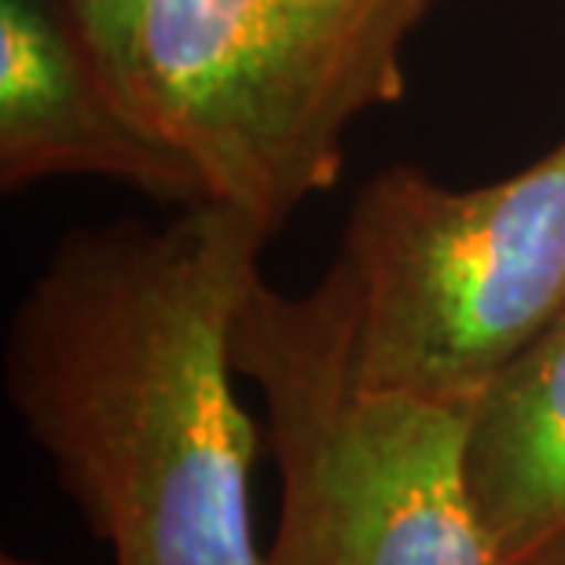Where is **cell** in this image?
<instances>
[{"label":"cell","instance_id":"1","mask_svg":"<svg viewBox=\"0 0 565 565\" xmlns=\"http://www.w3.org/2000/svg\"><path fill=\"white\" fill-rule=\"evenodd\" d=\"M268 235L221 202L74 228L11 312L8 404L115 565H268L232 386Z\"/></svg>","mask_w":565,"mask_h":565},{"label":"cell","instance_id":"2","mask_svg":"<svg viewBox=\"0 0 565 565\" xmlns=\"http://www.w3.org/2000/svg\"><path fill=\"white\" fill-rule=\"evenodd\" d=\"M301 301L356 390L473 408L565 312V140L467 191L382 169Z\"/></svg>","mask_w":565,"mask_h":565},{"label":"cell","instance_id":"3","mask_svg":"<svg viewBox=\"0 0 565 565\" xmlns=\"http://www.w3.org/2000/svg\"><path fill=\"white\" fill-rule=\"evenodd\" d=\"M415 26L367 0H143L129 96L206 202L276 232L342 173L349 126L404 93Z\"/></svg>","mask_w":565,"mask_h":565},{"label":"cell","instance_id":"4","mask_svg":"<svg viewBox=\"0 0 565 565\" xmlns=\"http://www.w3.org/2000/svg\"><path fill=\"white\" fill-rule=\"evenodd\" d=\"M235 371L257 382L282 478L268 565H489L467 489L470 408L356 390L301 294H246Z\"/></svg>","mask_w":565,"mask_h":565},{"label":"cell","instance_id":"5","mask_svg":"<svg viewBox=\"0 0 565 565\" xmlns=\"http://www.w3.org/2000/svg\"><path fill=\"white\" fill-rule=\"evenodd\" d=\"M99 177L184 206L206 202L195 166L126 104L49 0H0V184Z\"/></svg>","mask_w":565,"mask_h":565},{"label":"cell","instance_id":"6","mask_svg":"<svg viewBox=\"0 0 565 565\" xmlns=\"http://www.w3.org/2000/svg\"><path fill=\"white\" fill-rule=\"evenodd\" d=\"M467 489L489 565H565V312L470 408Z\"/></svg>","mask_w":565,"mask_h":565},{"label":"cell","instance_id":"7","mask_svg":"<svg viewBox=\"0 0 565 565\" xmlns=\"http://www.w3.org/2000/svg\"><path fill=\"white\" fill-rule=\"evenodd\" d=\"M66 11H71L74 26L88 44V52H93V60L104 66L107 82L132 107L129 55H132V33H137L143 0H66Z\"/></svg>","mask_w":565,"mask_h":565},{"label":"cell","instance_id":"8","mask_svg":"<svg viewBox=\"0 0 565 565\" xmlns=\"http://www.w3.org/2000/svg\"><path fill=\"white\" fill-rule=\"evenodd\" d=\"M0 565H38V562H30V558H11V555H4V562Z\"/></svg>","mask_w":565,"mask_h":565}]
</instances>
